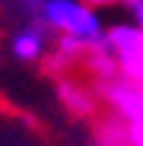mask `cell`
Listing matches in <instances>:
<instances>
[{"mask_svg": "<svg viewBox=\"0 0 143 146\" xmlns=\"http://www.w3.org/2000/svg\"><path fill=\"white\" fill-rule=\"evenodd\" d=\"M41 22L54 35H76L89 44L105 35L99 10L86 0H41Z\"/></svg>", "mask_w": 143, "mask_h": 146, "instance_id": "1", "label": "cell"}, {"mask_svg": "<svg viewBox=\"0 0 143 146\" xmlns=\"http://www.w3.org/2000/svg\"><path fill=\"white\" fill-rule=\"evenodd\" d=\"M102 38L118 60V73L134 83H143V29L137 22H114Z\"/></svg>", "mask_w": 143, "mask_h": 146, "instance_id": "2", "label": "cell"}, {"mask_svg": "<svg viewBox=\"0 0 143 146\" xmlns=\"http://www.w3.org/2000/svg\"><path fill=\"white\" fill-rule=\"evenodd\" d=\"M54 86H57V99L64 102V108L73 114V117H95V114L105 108L102 92H99V86H95V80L86 76L83 70L54 76Z\"/></svg>", "mask_w": 143, "mask_h": 146, "instance_id": "3", "label": "cell"}, {"mask_svg": "<svg viewBox=\"0 0 143 146\" xmlns=\"http://www.w3.org/2000/svg\"><path fill=\"white\" fill-rule=\"evenodd\" d=\"M102 92L105 108H111V114L118 121H127V124H140L143 121V83H134L127 76H111L105 83H95Z\"/></svg>", "mask_w": 143, "mask_h": 146, "instance_id": "4", "label": "cell"}, {"mask_svg": "<svg viewBox=\"0 0 143 146\" xmlns=\"http://www.w3.org/2000/svg\"><path fill=\"white\" fill-rule=\"evenodd\" d=\"M51 38H54V32L48 29L45 22H29V26H22L19 32H13L10 51H13V57L22 60V64H41V60L48 57Z\"/></svg>", "mask_w": 143, "mask_h": 146, "instance_id": "5", "label": "cell"}, {"mask_svg": "<svg viewBox=\"0 0 143 146\" xmlns=\"http://www.w3.org/2000/svg\"><path fill=\"white\" fill-rule=\"evenodd\" d=\"M127 7H130V13H134V22L143 29V0H130Z\"/></svg>", "mask_w": 143, "mask_h": 146, "instance_id": "6", "label": "cell"}, {"mask_svg": "<svg viewBox=\"0 0 143 146\" xmlns=\"http://www.w3.org/2000/svg\"><path fill=\"white\" fill-rule=\"evenodd\" d=\"M89 7H95V10H108V7H114V3H121V0H86Z\"/></svg>", "mask_w": 143, "mask_h": 146, "instance_id": "7", "label": "cell"}, {"mask_svg": "<svg viewBox=\"0 0 143 146\" xmlns=\"http://www.w3.org/2000/svg\"><path fill=\"white\" fill-rule=\"evenodd\" d=\"M121 3H130V0H121Z\"/></svg>", "mask_w": 143, "mask_h": 146, "instance_id": "8", "label": "cell"}, {"mask_svg": "<svg viewBox=\"0 0 143 146\" xmlns=\"http://www.w3.org/2000/svg\"><path fill=\"white\" fill-rule=\"evenodd\" d=\"M0 108H3V102H0Z\"/></svg>", "mask_w": 143, "mask_h": 146, "instance_id": "9", "label": "cell"}]
</instances>
